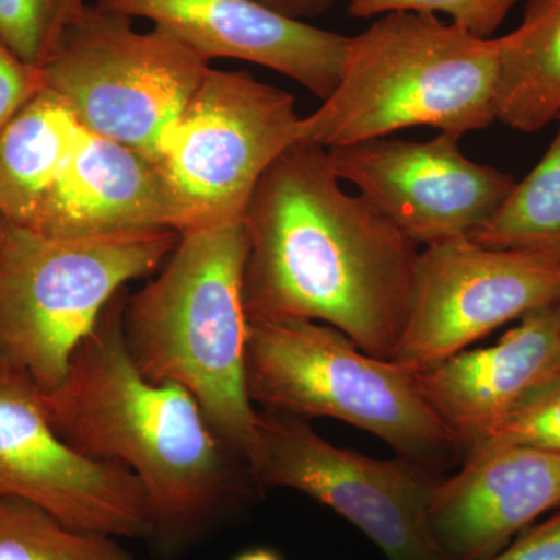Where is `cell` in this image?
I'll use <instances>...</instances> for the list:
<instances>
[{"label":"cell","mask_w":560,"mask_h":560,"mask_svg":"<svg viewBox=\"0 0 560 560\" xmlns=\"http://www.w3.org/2000/svg\"><path fill=\"white\" fill-rule=\"evenodd\" d=\"M0 560H135L116 537L72 528L20 499H0Z\"/></svg>","instance_id":"ffe728a7"},{"label":"cell","mask_w":560,"mask_h":560,"mask_svg":"<svg viewBox=\"0 0 560 560\" xmlns=\"http://www.w3.org/2000/svg\"><path fill=\"white\" fill-rule=\"evenodd\" d=\"M175 230L61 237L0 223V360L43 394L110 300L161 270L178 246Z\"/></svg>","instance_id":"8992f818"},{"label":"cell","mask_w":560,"mask_h":560,"mask_svg":"<svg viewBox=\"0 0 560 560\" xmlns=\"http://www.w3.org/2000/svg\"><path fill=\"white\" fill-rule=\"evenodd\" d=\"M560 510V453L525 445L471 452L441 482L429 522L447 560H488Z\"/></svg>","instance_id":"5bb4252c"},{"label":"cell","mask_w":560,"mask_h":560,"mask_svg":"<svg viewBox=\"0 0 560 560\" xmlns=\"http://www.w3.org/2000/svg\"><path fill=\"white\" fill-rule=\"evenodd\" d=\"M2 220H3V217H2V215H0V223H2Z\"/></svg>","instance_id":"f546056e"},{"label":"cell","mask_w":560,"mask_h":560,"mask_svg":"<svg viewBox=\"0 0 560 560\" xmlns=\"http://www.w3.org/2000/svg\"><path fill=\"white\" fill-rule=\"evenodd\" d=\"M560 301V249H495L469 237L423 246L394 361L420 372Z\"/></svg>","instance_id":"30bf717a"},{"label":"cell","mask_w":560,"mask_h":560,"mask_svg":"<svg viewBox=\"0 0 560 560\" xmlns=\"http://www.w3.org/2000/svg\"><path fill=\"white\" fill-rule=\"evenodd\" d=\"M488 560H560V510L539 525L523 530Z\"/></svg>","instance_id":"d4e9b609"},{"label":"cell","mask_w":560,"mask_h":560,"mask_svg":"<svg viewBox=\"0 0 560 560\" xmlns=\"http://www.w3.org/2000/svg\"><path fill=\"white\" fill-rule=\"evenodd\" d=\"M245 383L254 407L370 431L404 458L447 471L464 455L423 399L415 371L364 352L315 320L248 323Z\"/></svg>","instance_id":"5b68a950"},{"label":"cell","mask_w":560,"mask_h":560,"mask_svg":"<svg viewBox=\"0 0 560 560\" xmlns=\"http://www.w3.org/2000/svg\"><path fill=\"white\" fill-rule=\"evenodd\" d=\"M560 117V0H526L523 20L501 36L497 120L536 132Z\"/></svg>","instance_id":"ac0fdd59"},{"label":"cell","mask_w":560,"mask_h":560,"mask_svg":"<svg viewBox=\"0 0 560 560\" xmlns=\"http://www.w3.org/2000/svg\"><path fill=\"white\" fill-rule=\"evenodd\" d=\"M301 121L290 92L246 72L210 68L156 162L176 231L243 221L264 173L300 142Z\"/></svg>","instance_id":"ba28073f"},{"label":"cell","mask_w":560,"mask_h":560,"mask_svg":"<svg viewBox=\"0 0 560 560\" xmlns=\"http://www.w3.org/2000/svg\"><path fill=\"white\" fill-rule=\"evenodd\" d=\"M80 121L44 88L0 131V215L25 226L79 138Z\"/></svg>","instance_id":"e0dca14e"},{"label":"cell","mask_w":560,"mask_h":560,"mask_svg":"<svg viewBox=\"0 0 560 560\" xmlns=\"http://www.w3.org/2000/svg\"><path fill=\"white\" fill-rule=\"evenodd\" d=\"M234 560H280L279 556L276 552L270 550H264V548H259V550H250L243 552V555L237 556Z\"/></svg>","instance_id":"83f0119b"},{"label":"cell","mask_w":560,"mask_h":560,"mask_svg":"<svg viewBox=\"0 0 560 560\" xmlns=\"http://www.w3.org/2000/svg\"><path fill=\"white\" fill-rule=\"evenodd\" d=\"M39 68L81 127L156 164L210 66L164 28L139 32L131 18L88 3Z\"/></svg>","instance_id":"52a82bcc"},{"label":"cell","mask_w":560,"mask_h":560,"mask_svg":"<svg viewBox=\"0 0 560 560\" xmlns=\"http://www.w3.org/2000/svg\"><path fill=\"white\" fill-rule=\"evenodd\" d=\"M51 10H54L55 28H57V38L62 28L77 16L88 5V0H50ZM57 40V39H55ZM51 50V49H50Z\"/></svg>","instance_id":"4316f807"},{"label":"cell","mask_w":560,"mask_h":560,"mask_svg":"<svg viewBox=\"0 0 560 560\" xmlns=\"http://www.w3.org/2000/svg\"><path fill=\"white\" fill-rule=\"evenodd\" d=\"M558 311L560 313V301L558 302Z\"/></svg>","instance_id":"f1b7e54d"},{"label":"cell","mask_w":560,"mask_h":560,"mask_svg":"<svg viewBox=\"0 0 560 560\" xmlns=\"http://www.w3.org/2000/svg\"><path fill=\"white\" fill-rule=\"evenodd\" d=\"M341 183L329 151L304 142L264 173L243 213L246 320H315L394 360L410 315L419 245Z\"/></svg>","instance_id":"6da1fadb"},{"label":"cell","mask_w":560,"mask_h":560,"mask_svg":"<svg viewBox=\"0 0 560 560\" xmlns=\"http://www.w3.org/2000/svg\"><path fill=\"white\" fill-rule=\"evenodd\" d=\"M459 138H377L337 147L330 164L419 246L469 237L515 186L510 173L470 160Z\"/></svg>","instance_id":"7c38bea8"},{"label":"cell","mask_w":560,"mask_h":560,"mask_svg":"<svg viewBox=\"0 0 560 560\" xmlns=\"http://www.w3.org/2000/svg\"><path fill=\"white\" fill-rule=\"evenodd\" d=\"M501 36L477 38L416 11L377 16L349 36L340 80L302 117L300 142L324 150L430 127L463 138L497 121Z\"/></svg>","instance_id":"277c9868"},{"label":"cell","mask_w":560,"mask_h":560,"mask_svg":"<svg viewBox=\"0 0 560 560\" xmlns=\"http://www.w3.org/2000/svg\"><path fill=\"white\" fill-rule=\"evenodd\" d=\"M558 132L539 164L508 197L470 241L495 249H560V117Z\"/></svg>","instance_id":"d6986e66"},{"label":"cell","mask_w":560,"mask_h":560,"mask_svg":"<svg viewBox=\"0 0 560 560\" xmlns=\"http://www.w3.org/2000/svg\"><path fill=\"white\" fill-rule=\"evenodd\" d=\"M249 463L257 489L285 488L330 508L374 541L388 560H447L429 514L447 471L397 456L374 459L337 447L307 420L259 411Z\"/></svg>","instance_id":"9c48e42d"},{"label":"cell","mask_w":560,"mask_h":560,"mask_svg":"<svg viewBox=\"0 0 560 560\" xmlns=\"http://www.w3.org/2000/svg\"><path fill=\"white\" fill-rule=\"evenodd\" d=\"M489 445H525L560 453V374L523 400L478 448Z\"/></svg>","instance_id":"7402d4cb"},{"label":"cell","mask_w":560,"mask_h":560,"mask_svg":"<svg viewBox=\"0 0 560 560\" xmlns=\"http://www.w3.org/2000/svg\"><path fill=\"white\" fill-rule=\"evenodd\" d=\"M44 88L40 68L22 60L0 36V131Z\"/></svg>","instance_id":"cb8c5ba5"},{"label":"cell","mask_w":560,"mask_h":560,"mask_svg":"<svg viewBox=\"0 0 560 560\" xmlns=\"http://www.w3.org/2000/svg\"><path fill=\"white\" fill-rule=\"evenodd\" d=\"M246 256L243 221L183 232L156 278L128 296L124 338L140 374L190 393L217 436L249 467L259 411L245 383Z\"/></svg>","instance_id":"3957f363"},{"label":"cell","mask_w":560,"mask_h":560,"mask_svg":"<svg viewBox=\"0 0 560 560\" xmlns=\"http://www.w3.org/2000/svg\"><path fill=\"white\" fill-rule=\"evenodd\" d=\"M24 228L61 237L176 231V217L156 164L81 127L57 178Z\"/></svg>","instance_id":"2e32d148"},{"label":"cell","mask_w":560,"mask_h":560,"mask_svg":"<svg viewBox=\"0 0 560 560\" xmlns=\"http://www.w3.org/2000/svg\"><path fill=\"white\" fill-rule=\"evenodd\" d=\"M0 36L39 68L57 39L50 0H0Z\"/></svg>","instance_id":"603a6c76"},{"label":"cell","mask_w":560,"mask_h":560,"mask_svg":"<svg viewBox=\"0 0 560 560\" xmlns=\"http://www.w3.org/2000/svg\"><path fill=\"white\" fill-rule=\"evenodd\" d=\"M518 2L521 0H352L348 11L359 20H371L390 11L445 14L464 31L488 39L493 38V33Z\"/></svg>","instance_id":"44dd1931"},{"label":"cell","mask_w":560,"mask_h":560,"mask_svg":"<svg viewBox=\"0 0 560 560\" xmlns=\"http://www.w3.org/2000/svg\"><path fill=\"white\" fill-rule=\"evenodd\" d=\"M259 2L280 14L302 21V18L319 16L326 13L338 0H259Z\"/></svg>","instance_id":"484cf974"},{"label":"cell","mask_w":560,"mask_h":560,"mask_svg":"<svg viewBox=\"0 0 560 560\" xmlns=\"http://www.w3.org/2000/svg\"><path fill=\"white\" fill-rule=\"evenodd\" d=\"M128 296L125 287L110 300L73 352L65 378L43 401L69 447L135 474L153 515L151 540L173 555L226 521L259 489L190 393L149 381L132 363L124 338Z\"/></svg>","instance_id":"7a4b0ae2"},{"label":"cell","mask_w":560,"mask_h":560,"mask_svg":"<svg viewBox=\"0 0 560 560\" xmlns=\"http://www.w3.org/2000/svg\"><path fill=\"white\" fill-rule=\"evenodd\" d=\"M102 9L149 20L202 60L264 66L327 101L340 80L349 36L280 14L259 0H98Z\"/></svg>","instance_id":"4fadbf2b"},{"label":"cell","mask_w":560,"mask_h":560,"mask_svg":"<svg viewBox=\"0 0 560 560\" xmlns=\"http://www.w3.org/2000/svg\"><path fill=\"white\" fill-rule=\"evenodd\" d=\"M0 499H20L68 526L116 539H153L135 474L80 455L51 427L43 393L0 360Z\"/></svg>","instance_id":"8fae6325"},{"label":"cell","mask_w":560,"mask_h":560,"mask_svg":"<svg viewBox=\"0 0 560 560\" xmlns=\"http://www.w3.org/2000/svg\"><path fill=\"white\" fill-rule=\"evenodd\" d=\"M560 374L558 304L523 316L486 349L463 350L415 372L423 399L458 442L464 458L544 383Z\"/></svg>","instance_id":"9a60e30c"}]
</instances>
